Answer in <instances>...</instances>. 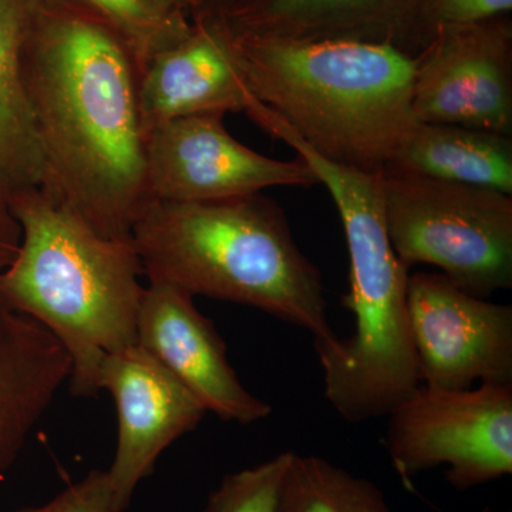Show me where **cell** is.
Masks as SVG:
<instances>
[{
    "instance_id": "6da1fadb",
    "label": "cell",
    "mask_w": 512,
    "mask_h": 512,
    "mask_svg": "<svg viewBox=\"0 0 512 512\" xmlns=\"http://www.w3.org/2000/svg\"><path fill=\"white\" fill-rule=\"evenodd\" d=\"M23 79L45 160L40 187L103 237H131L150 200L140 72L128 47L82 6L42 0Z\"/></svg>"
},
{
    "instance_id": "7a4b0ae2",
    "label": "cell",
    "mask_w": 512,
    "mask_h": 512,
    "mask_svg": "<svg viewBox=\"0 0 512 512\" xmlns=\"http://www.w3.org/2000/svg\"><path fill=\"white\" fill-rule=\"evenodd\" d=\"M229 35L252 96L332 163L379 173L419 124L413 111L416 56L400 47Z\"/></svg>"
},
{
    "instance_id": "3957f363",
    "label": "cell",
    "mask_w": 512,
    "mask_h": 512,
    "mask_svg": "<svg viewBox=\"0 0 512 512\" xmlns=\"http://www.w3.org/2000/svg\"><path fill=\"white\" fill-rule=\"evenodd\" d=\"M131 238L148 282L252 306L309 330L315 349L339 340L330 328L318 266L296 244L278 202L261 192L148 202Z\"/></svg>"
},
{
    "instance_id": "277c9868",
    "label": "cell",
    "mask_w": 512,
    "mask_h": 512,
    "mask_svg": "<svg viewBox=\"0 0 512 512\" xmlns=\"http://www.w3.org/2000/svg\"><path fill=\"white\" fill-rule=\"evenodd\" d=\"M20 225L0 302L45 326L72 359L74 396L99 393L101 362L137 343L146 286L133 238H107L42 187L8 195Z\"/></svg>"
},
{
    "instance_id": "5b68a950",
    "label": "cell",
    "mask_w": 512,
    "mask_h": 512,
    "mask_svg": "<svg viewBox=\"0 0 512 512\" xmlns=\"http://www.w3.org/2000/svg\"><path fill=\"white\" fill-rule=\"evenodd\" d=\"M255 124L306 161L328 188L345 231L349 291L342 303L356 328L332 348L316 350L326 399L349 423L389 416L421 382L407 311L409 269L387 234L383 171L365 173L326 160L268 107Z\"/></svg>"
},
{
    "instance_id": "8992f818",
    "label": "cell",
    "mask_w": 512,
    "mask_h": 512,
    "mask_svg": "<svg viewBox=\"0 0 512 512\" xmlns=\"http://www.w3.org/2000/svg\"><path fill=\"white\" fill-rule=\"evenodd\" d=\"M384 218L407 269L437 266L458 288L487 299L512 286V195L383 170Z\"/></svg>"
},
{
    "instance_id": "52a82bcc",
    "label": "cell",
    "mask_w": 512,
    "mask_h": 512,
    "mask_svg": "<svg viewBox=\"0 0 512 512\" xmlns=\"http://www.w3.org/2000/svg\"><path fill=\"white\" fill-rule=\"evenodd\" d=\"M386 447L404 481L446 466L464 491L512 471V383L466 390L420 384L389 414Z\"/></svg>"
},
{
    "instance_id": "ba28073f",
    "label": "cell",
    "mask_w": 512,
    "mask_h": 512,
    "mask_svg": "<svg viewBox=\"0 0 512 512\" xmlns=\"http://www.w3.org/2000/svg\"><path fill=\"white\" fill-rule=\"evenodd\" d=\"M224 113L167 121L146 136L148 200L201 202L258 194L271 187H312L306 161L262 156L229 134Z\"/></svg>"
},
{
    "instance_id": "9c48e42d",
    "label": "cell",
    "mask_w": 512,
    "mask_h": 512,
    "mask_svg": "<svg viewBox=\"0 0 512 512\" xmlns=\"http://www.w3.org/2000/svg\"><path fill=\"white\" fill-rule=\"evenodd\" d=\"M419 123L512 136V23L508 16L437 29L416 55Z\"/></svg>"
},
{
    "instance_id": "30bf717a",
    "label": "cell",
    "mask_w": 512,
    "mask_h": 512,
    "mask_svg": "<svg viewBox=\"0 0 512 512\" xmlns=\"http://www.w3.org/2000/svg\"><path fill=\"white\" fill-rule=\"evenodd\" d=\"M407 311L420 382L443 390L512 383V308L443 274L409 275Z\"/></svg>"
},
{
    "instance_id": "8fae6325",
    "label": "cell",
    "mask_w": 512,
    "mask_h": 512,
    "mask_svg": "<svg viewBox=\"0 0 512 512\" xmlns=\"http://www.w3.org/2000/svg\"><path fill=\"white\" fill-rule=\"evenodd\" d=\"M97 384L116 404V454L106 471L111 511L123 512L165 448L194 430L207 410L137 343L104 357Z\"/></svg>"
},
{
    "instance_id": "7c38bea8",
    "label": "cell",
    "mask_w": 512,
    "mask_h": 512,
    "mask_svg": "<svg viewBox=\"0 0 512 512\" xmlns=\"http://www.w3.org/2000/svg\"><path fill=\"white\" fill-rule=\"evenodd\" d=\"M137 345L220 419L252 424L271 414V406L239 382L214 323L178 286L148 282L138 312Z\"/></svg>"
},
{
    "instance_id": "4fadbf2b",
    "label": "cell",
    "mask_w": 512,
    "mask_h": 512,
    "mask_svg": "<svg viewBox=\"0 0 512 512\" xmlns=\"http://www.w3.org/2000/svg\"><path fill=\"white\" fill-rule=\"evenodd\" d=\"M249 92L220 15H198L190 32L157 53L138 80L144 136L167 121L204 113H251Z\"/></svg>"
},
{
    "instance_id": "5bb4252c",
    "label": "cell",
    "mask_w": 512,
    "mask_h": 512,
    "mask_svg": "<svg viewBox=\"0 0 512 512\" xmlns=\"http://www.w3.org/2000/svg\"><path fill=\"white\" fill-rule=\"evenodd\" d=\"M218 15L232 33L424 47L423 0H239Z\"/></svg>"
},
{
    "instance_id": "9a60e30c",
    "label": "cell",
    "mask_w": 512,
    "mask_h": 512,
    "mask_svg": "<svg viewBox=\"0 0 512 512\" xmlns=\"http://www.w3.org/2000/svg\"><path fill=\"white\" fill-rule=\"evenodd\" d=\"M72 376L69 353L37 320L0 302V476Z\"/></svg>"
},
{
    "instance_id": "2e32d148",
    "label": "cell",
    "mask_w": 512,
    "mask_h": 512,
    "mask_svg": "<svg viewBox=\"0 0 512 512\" xmlns=\"http://www.w3.org/2000/svg\"><path fill=\"white\" fill-rule=\"evenodd\" d=\"M42 0H0V190L40 187L45 160L25 79L23 49Z\"/></svg>"
},
{
    "instance_id": "e0dca14e",
    "label": "cell",
    "mask_w": 512,
    "mask_h": 512,
    "mask_svg": "<svg viewBox=\"0 0 512 512\" xmlns=\"http://www.w3.org/2000/svg\"><path fill=\"white\" fill-rule=\"evenodd\" d=\"M384 170L512 195V136L454 124L419 123Z\"/></svg>"
},
{
    "instance_id": "ac0fdd59",
    "label": "cell",
    "mask_w": 512,
    "mask_h": 512,
    "mask_svg": "<svg viewBox=\"0 0 512 512\" xmlns=\"http://www.w3.org/2000/svg\"><path fill=\"white\" fill-rule=\"evenodd\" d=\"M279 512H393L379 487L319 456L293 453Z\"/></svg>"
},
{
    "instance_id": "d6986e66",
    "label": "cell",
    "mask_w": 512,
    "mask_h": 512,
    "mask_svg": "<svg viewBox=\"0 0 512 512\" xmlns=\"http://www.w3.org/2000/svg\"><path fill=\"white\" fill-rule=\"evenodd\" d=\"M94 13L123 40L143 73L161 50L183 39L191 26L184 13L170 12L151 0H70Z\"/></svg>"
},
{
    "instance_id": "ffe728a7",
    "label": "cell",
    "mask_w": 512,
    "mask_h": 512,
    "mask_svg": "<svg viewBox=\"0 0 512 512\" xmlns=\"http://www.w3.org/2000/svg\"><path fill=\"white\" fill-rule=\"evenodd\" d=\"M293 453L229 474L208 498L205 512H279Z\"/></svg>"
},
{
    "instance_id": "44dd1931",
    "label": "cell",
    "mask_w": 512,
    "mask_h": 512,
    "mask_svg": "<svg viewBox=\"0 0 512 512\" xmlns=\"http://www.w3.org/2000/svg\"><path fill=\"white\" fill-rule=\"evenodd\" d=\"M512 0H423L424 46L443 26L470 25L510 15Z\"/></svg>"
},
{
    "instance_id": "7402d4cb",
    "label": "cell",
    "mask_w": 512,
    "mask_h": 512,
    "mask_svg": "<svg viewBox=\"0 0 512 512\" xmlns=\"http://www.w3.org/2000/svg\"><path fill=\"white\" fill-rule=\"evenodd\" d=\"M13 512H113L107 471H90L83 480L67 487L49 503Z\"/></svg>"
},
{
    "instance_id": "603a6c76",
    "label": "cell",
    "mask_w": 512,
    "mask_h": 512,
    "mask_svg": "<svg viewBox=\"0 0 512 512\" xmlns=\"http://www.w3.org/2000/svg\"><path fill=\"white\" fill-rule=\"evenodd\" d=\"M19 244V222L10 208L8 195L0 190V274L15 258Z\"/></svg>"
},
{
    "instance_id": "cb8c5ba5",
    "label": "cell",
    "mask_w": 512,
    "mask_h": 512,
    "mask_svg": "<svg viewBox=\"0 0 512 512\" xmlns=\"http://www.w3.org/2000/svg\"><path fill=\"white\" fill-rule=\"evenodd\" d=\"M157 6L170 12L184 13V9H201L202 0H151Z\"/></svg>"
},
{
    "instance_id": "d4e9b609",
    "label": "cell",
    "mask_w": 512,
    "mask_h": 512,
    "mask_svg": "<svg viewBox=\"0 0 512 512\" xmlns=\"http://www.w3.org/2000/svg\"><path fill=\"white\" fill-rule=\"evenodd\" d=\"M237 2L238 0H204L200 12L201 15H217V13L231 8Z\"/></svg>"
}]
</instances>
